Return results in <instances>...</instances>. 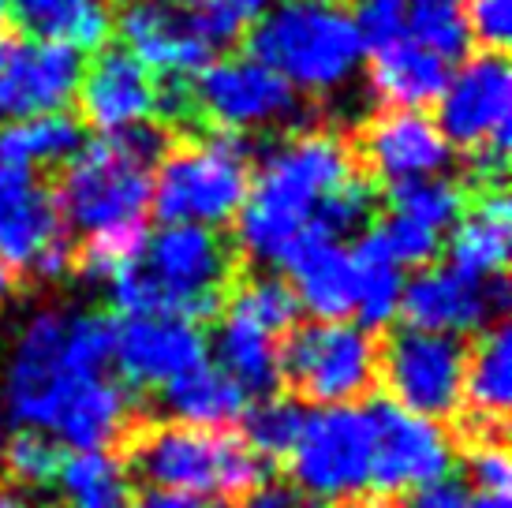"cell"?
Masks as SVG:
<instances>
[{
    "mask_svg": "<svg viewBox=\"0 0 512 508\" xmlns=\"http://www.w3.org/2000/svg\"><path fill=\"white\" fill-rule=\"evenodd\" d=\"M8 15L34 42H64L79 53H98L113 34L109 0H8Z\"/></svg>",
    "mask_w": 512,
    "mask_h": 508,
    "instance_id": "obj_26",
    "label": "cell"
},
{
    "mask_svg": "<svg viewBox=\"0 0 512 508\" xmlns=\"http://www.w3.org/2000/svg\"><path fill=\"white\" fill-rule=\"evenodd\" d=\"M243 277V254L214 228L165 225L143 254L109 281L113 307L124 318L169 314L206 322L225 311L228 292Z\"/></svg>",
    "mask_w": 512,
    "mask_h": 508,
    "instance_id": "obj_2",
    "label": "cell"
},
{
    "mask_svg": "<svg viewBox=\"0 0 512 508\" xmlns=\"http://www.w3.org/2000/svg\"><path fill=\"white\" fill-rule=\"evenodd\" d=\"M370 240L382 247V254L393 262V266H412V269H427L434 266V258L441 251V236L430 232V228L415 225L408 217H385L370 228Z\"/></svg>",
    "mask_w": 512,
    "mask_h": 508,
    "instance_id": "obj_39",
    "label": "cell"
},
{
    "mask_svg": "<svg viewBox=\"0 0 512 508\" xmlns=\"http://www.w3.org/2000/svg\"><path fill=\"white\" fill-rule=\"evenodd\" d=\"M296 303L318 322H341L356 311V262L344 243L303 240L285 262Z\"/></svg>",
    "mask_w": 512,
    "mask_h": 508,
    "instance_id": "obj_23",
    "label": "cell"
},
{
    "mask_svg": "<svg viewBox=\"0 0 512 508\" xmlns=\"http://www.w3.org/2000/svg\"><path fill=\"white\" fill-rule=\"evenodd\" d=\"M512 400V333L509 322L486 325L468 348L464 363V415L460 419V441L468 438H509Z\"/></svg>",
    "mask_w": 512,
    "mask_h": 508,
    "instance_id": "obj_20",
    "label": "cell"
},
{
    "mask_svg": "<svg viewBox=\"0 0 512 508\" xmlns=\"http://www.w3.org/2000/svg\"><path fill=\"white\" fill-rule=\"evenodd\" d=\"M113 363L131 389H161L206 363V337L195 322L146 314L116 325Z\"/></svg>",
    "mask_w": 512,
    "mask_h": 508,
    "instance_id": "obj_18",
    "label": "cell"
},
{
    "mask_svg": "<svg viewBox=\"0 0 512 508\" xmlns=\"http://www.w3.org/2000/svg\"><path fill=\"white\" fill-rule=\"evenodd\" d=\"M146 221H131V225L101 228L83 236L79 247H72V273L83 281H113L124 266H131L146 247Z\"/></svg>",
    "mask_w": 512,
    "mask_h": 508,
    "instance_id": "obj_34",
    "label": "cell"
},
{
    "mask_svg": "<svg viewBox=\"0 0 512 508\" xmlns=\"http://www.w3.org/2000/svg\"><path fill=\"white\" fill-rule=\"evenodd\" d=\"M356 165L374 180L385 184H404V180H423V176H441L453 165V150L441 139L434 116L419 109H382L367 124L359 127Z\"/></svg>",
    "mask_w": 512,
    "mask_h": 508,
    "instance_id": "obj_16",
    "label": "cell"
},
{
    "mask_svg": "<svg viewBox=\"0 0 512 508\" xmlns=\"http://www.w3.org/2000/svg\"><path fill=\"white\" fill-rule=\"evenodd\" d=\"M370 217H374V184L359 172L318 202V210L311 213V225H307V240L341 243L344 236L363 232Z\"/></svg>",
    "mask_w": 512,
    "mask_h": 508,
    "instance_id": "obj_37",
    "label": "cell"
},
{
    "mask_svg": "<svg viewBox=\"0 0 512 508\" xmlns=\"http://www.w3.org/2000/svg\"><path fill=\"white\" fill-rule=\"evenodd\" d=\"M116 460L128 467V475L150 482V490H172L195 501L221 497L240 505L266 482V464L236 430H202L169 419H139L116 445Z\"/></svg>",
    "mask_w": 512,
    "mask_h": 508,
    "instance_id": "obj_3",
    "label": "cell"
},
{
    "mask_svg": "<svg viewBox=\"0 0 512 508\" xmlns=\"http://www.w3.org/2000/svg\"><path fill=\"white\" fill-rule=\"evenodd\" d=\"M83 79V53L64 42H15L8 86L12 109L8 116L64 113Z\"/></svg>",
    "mask_w": 512,
    "mask_h": 508,
    "instance_id": "obj_22",
    "label": "cell"
},
{
    "mask_svg": "<svg viewBox=\"0 0 512 508\" xmlns=\"http://www.w3.org/2000/svg\"><path fill=\"white\" fill-rule=\"evenodd\" d=\"M131 508H199V501L187 494H172V490H143L131 501Z\"/></svg>",
    "mask_w": 512,
    "mask_h": 508,
    "instance_id": "obj_45",
    "label": "cell"
},
{
    "mask_svg": "<svg viewBox=\"0 0 512 508\" xmlns=\"http://www.w3.org/2000/svg\"><path fill=\"white\" fill-rule=\"evenodd\" d=\"M83 150V124L68 113L23 116L0 131V165L34 172L60 169Z\"/></svg>",
    "mask_w": 512,
    "mask_h": 508,
    "instance_id": "obj_29",
    "label": "cell"
},
{
    "mask_svg": "<svg viewBox=\"0 0 512 508\" xmlns=\"http://www.w3.org/2000/svg\"><path fill=\"white\" fill-rule=\"evenodd\" d=\"M247 396L236 381L228 378L221 367L187 370L184 378L161 385V411L169 415V423L202 426V430H232L247 411Z\"/></svg>",
    "mask_w": 512,
    "mask_h": 508,
    "instance_id": "obj_28",
    "label": "cell"
},
{
    "mask_svg": "<svg viewBox=\"0 0 512 508\" xmlns=\"http://www.w3.org/2000/svg\"><path fill=\"white\" fill-rule=\"evenodd\" d=\"M341 4L356 23L363 49L370 53L408 38V0H341Z\"/></svg>",
    "mask_w": 512,
    "mask_h": 508,
    "instance_id": "obj_40",
    "label": "cell"
},
{
    "mask_svg": "<svg viewBox=\"0 0 512 508\" xmlns=\"http://www.w3.org/2000/svg\"><path fill=\"white\" fill-rule=\"evenodd\" d=\"M113 30H120V49H128L146 71L191 75L214 57L180 0H116Z\"/></svg>",
    "mask_w": 512,
    "mask_h": 508,
    "instance_id": "obj_17",
    "label": "cell"
},
{
    "mask_svg": "<svg viewBox=\"0 0 512 508\" xmlns=\"http://www.w3.org/2000/svg\"><path fill=\"white\" fill-rule=\"evenodd\" d=\"M236 508H322V505H314L311 497L303 494V490H296L292 482L266 479L258 490H251V494L243 497Z\"/></svg>",
    "mask_w": 512,
    "mask_h": 508,
    "instance_id": "obj_44",
    "label": "cell"
},
{
    "mask_svg": "<svg viewBox=\"0 0 512 508\" xmlns=\"http://www.w3.org/2000/svg\"><path fill=\"white\" fill-rule=\"evenodd\" d=\"M64 508H131L135 486L116 452H75L60 467Z\"/></svg>",
    "mask_w": 512,
    "mask_h": 508,
    "instance_id": "obj_30",
    "label": "cell"
},
{
    "mask_svg": "<svg viewBox=\"0 0 512 508\" xmlns=\"http://www.w3.org/2000/svg\"><path fill=\"white\" fill-rule=\"evenodd\" d=\"M4 19H8V0H0V27H4Z\"/></svg>",
    "mask_w": 512,
    "mask_h": 508,
    "instance_id": "obj_50",
    "label": "cell"
},
{
    "mask_svg": "<svg viewBox=\"0 0 512 508\" xmlns=\"http://www.w3.org/2000/svg\"><path fill=\"white\" fill-rule=\"evenodd\" d=\"M449 60L430 53L427 45L400 38V42L374 49L370 53V90L378 94L385 109H427L441 98V90L449 83Z\"/></svg>",
    "mask_w": 512,
    "mask_h": 508,
    "instance_id": "obj_25",
    "label": "cell"
},
{
    "mask_svg": "<svg viewBox=\"0 0 512 508\" xmlns=\"http://www.w3.org/2000/svg\"><path fill=\"white\" fill-rule=\"evenodd\" d=\"M303 419H307V411L299 408L292 396H266L258 404H247L240 419V438L258 460H288V452L303 430Z\"/></svg>",
    "mask_w": 512,
    "mask_h": 508,
    "instance_id": "obj_33",
    "label": "cell"
},
{
    "mask_svg": "<svg viewBox=\"0 0 512 508\" xmlns=\"http://www.w3.org/2000/svg\"><path fill=\"white\" fill-rule=\"evenodd\" d=\"M12 49L15 38L0 30V116H8L12 109V86H8V68H12Z\"/></svg>",
    "mask_w": 512,
    "mask_h": 508,
    "instance_id": "obj_46",
    "label": "cell"
},
{
    "mask_svg": "<svg viewBox=\"0 0 512 508\" xmlns=\"http://www.w3.org/2000/svg\"><path fill=\"white\" fill-rule=\"evenodd\" d=\"M512 243V206L505 187L479 191L471 206H464L449 240V269L464 273L471 281L498 277L509 266Z\"/></svg>",
    "mask_w": 512,
    "mask_h": 508,
    "instance_id": "obj_24",
    "label": "cell"
},
{
    "mask_svg": "<svg viewBox=\"0 0 512 508\" xmlns=\"http://www.w3.org/2000/svg\"><path fill=\"white\" fill-rule=\"evenodd\" d=\"M464 445V475L479 494L509 497L512 464H509V438H468Z\"/></svg>",
    "mask_w": 512,
    "mask_h": 508,
    "instance_id": "obj_41",
    "label": "cell"
},
{
    "mask_svg": "<svg viewBox=\"0 0 512 508\" xmlns=\"http://www.w3.org/2000/svg\"><path fill=\"white\" fill-rule=\"evenodd\" d=\"M505 311H509L505 273L486 277V281H471L449 266H427L419 269L412 281H404L397 314L408 329L456 337V333L505 322Z\"/></svg>",
    "mask_w": 512,
    "mask_h": 508,
    "instance_id": "obj_15",
    "label": "cell"
},
{
    "mask_svg": "<svg viewBox=\"0 0 512 508\" xmlns=\"http://www.w3.org/2000/svg\"><path fill=\"white\" fill-rule=\"evenodd\" d=\"M191 98L199 124H210V131H266V127H296L303 131V120L311 105L299 90L258 64L251 57H221L195 71Z\"/></svg>",
    "mask_w": 512,
    "mask_h": 508,
    "instance_id": "obj_11",
    "label": "cell"
},
{
    "mask_svg": "<svg viewBox=\"0 0 512 508\" xmlns=\"http://www.w3.org/2000/svg\"><path fill=\"white\" fill-rule=\"evenodd\" d=\"M512 75L505 53H475L449 75L438 98V131L449 150H464L494 172H509Z\"/></svg>",
    "mask_w": 512,
    "mask_h": 508,
    "instance_id": "obj_9",
    "label": "cell"
},
{
    "mask_svg": "<svg viewBox=\"0 0 512 508\" xmlns=\"http://www.w3.org/2000/svg\"><path fill=\"white\" fill-rule=\"evenodd\" d=\"M468 38L483 45V53H505L512 34V0H464Z\"/></svg>",
    "mask_w": 512,
    "mask_h": 508,
    "instance_id": "obj_42",
    "label": "cell"
},
{
    "mask_svg": "<svg viewBox=\"0 0 512 508\" xmlns=\"http://www.w3.org/2000/svg\"><path fill=\"white\" fill-rule=\"evenodd\" d=\"M0 445H4V411H0Z\"/></svg>",
    "mask_w": 512,
    "mask_h": 508,
    "instance_id": "obj_51",
    "label": "cell"
},
{
    "mask_svg": "<svg viewBox=\"0 0 512 508\" xmlns=\"http://www.w3.org/2000/svg\"><path fill=\"white\" fill-rule=\"evenodd\" d=\"M139 419L143 415L131 408L128 389L109 378H86L75 381L72 393L64 396L49 434L75 452H113Z\"/></svg>",
    "mask_w": 512,
    "mask_h": 508,
    "instance_id": "obj_21",
    "label": "cell"
},
{
    "mask_svg": "<svg viewBox=\"0 0 512 508\" xmlns=\"http://www.w3.org/2000/svg\"><path fill=\"white\" fill-rule=\"evenodd\" d=\"M408 38L449 64L464 60L471 45L464 0H408Z\"/></svg>",
    "mask_w": 512,
    "mask_h": 508,
    "instance_id": "obj_35",
    "label": "cell"
},
{
    "mask_svg": "<svg viewBox=\"0 0 512 508\" xmlns=\"http://www.w3.org/2000/svg\"><path fill=\"white\" fill-rule=\"evenodd\" d=\"M217 318H221V325H217V367L240 385L247 400L251 396L266 400V396L281 393V359H277L281 340L251 318L228 311V307Z\"/></svg>",
    "mask_w": 512,
    "mask_h": 508,
    "instance_id": "obj_27",
    "label": "cell"
},
{
    "mask_svg": "<svg viewBox=\"0 0 512 508\" xmlns=\"http://www.w3.org/2000/svg\"><path fill=\"white\" fill-rule=\"evenodd\" d=\"M228 8H232V12L240 15V19H247V23H255L258 15L266 12V8H270L273 0H225Z\"/></svg>",
    "mask_w": 512,
    "mask_h": 508,
    "instance_id": "obj_47",
    "label": "cell"
},
{
    "mask_svg": "<svg viewBox=\"0 0 512 508\" xmlns=\"http://www.w3.org/2000/svg\"><path fill=\"white\" fill-rule=\"evenodd\" d=\"M255 139L240 131H210L206 139H176L150 180V206L161 225H228L251 191Z\"/></svg>",
    "mask_w": 512,
    "mask_h": 508,
    "instance_id": "obj_5",
    "label": "cell"
},
{
    "mask_svg": "<svg viewBox=\"0 0 512 508\" xmlns=\"http://www.w3.org/2000/svg\"><path fill=\"white\" fill-rule=\"evenodd\" d=\"M0 508H30L27 497L15 494V490H0Z\"/></svg>",
    "mask_w": 512,
    "mask_h": 508,
    "instance_id": "obj_49",
    "label": "cell"
},
{
    "mask_svg": "<svg viewBox=\"0 0 512 508\" xmlns=\"http://www.w3.org/2000/svg\"><path fill=\"white\" fill-rule=\"evenodd\" d=\"M363 53L341 0H273L247 30V57L277 71L299 94L341 90Z\"/></svg>",
    "mask_w": 512,
    "mask_h": 508,
    "instance_id": "obj_4",
    "label": "cell"
},
{
    "mask_svg": "<svg viewBox=\"0 0 512 508\" xmlns=\"http://www.w3.org/2000/svg\"><path fill=\"white\" fill-rule=\"evenodd\" d=\"M72 232L49 184L34 172L0 165V269L15 284L60 281L72 273Z\"/></svg>",
    "mask_w": 512,
    "mask_h": 508,
    "instance_id": "obj_12",
    "label": "cell"
},
{
    "mask_svg": "<svg viewBox=\"0 0 512 508\" xmlns=\"http://www.w3.org/2000/svg\"><path fill=\"white\" fill-rule=\"evenodd\" d=\"M385 206L393 210V217H408V221L441 236L445 228H453L460 221V213L468 206V187L449 180V176L404 180V184H389Z\"/></svg>",
    "mask_w": 512,
    "mask_h": 508,
    "instance_id": "obj_32",
    "label": "cell"
},
{
    "mask_svg": "<svg viewBox=\"0 0 512 508\" xmlns=\"http://www.w3.org/2000/svg\"><path fill=\"white\" fill-rule=\"evenodd\" d=\"M464 508H509V497H501V494H479L475 501H468Z\"/></svg>",
    "mask_w": 512,
    "mask_h": 508,
    "instance_id": "obj_48",
    "label": "cell"
},
{
    "mask_svg": "<svg viewBox=\"0 0 512 508\" xmlns=\"http://www.w3.org/2000/svg\"><path fill=\"white\" fill-rule=\"evenodd\" d=\"M374 434L363 408H322L303 419L288 452L292 486L322 508H352L370 490Z\"/></svg>",
    "mask_w": 512,
    "mask_h": 508,
    "instance_id": "obj_7",
    "label": "cell"
},
{
    "mask_svg": "<svg viewBox=\"0 0 512 508\" xmlns=\"http://www.w3.org/2000/svg\"><path fill=\"white\" fill-rule=\"evenodd\" d=\"M352 262H356V311L352 314H359V329L378 337L400 311L404 273L385 258L378 243L370 240V232H363L356 240Z\"/></svg>",
    "mask_w": 512,
    "mask_h": 508,
    "instance_id": "obj_31",
    "label": "cell"
},
{
    "mask_svg": "<svg viewBox=\"0 0 512 508\" xmlns=\"http://www.w3.org/2000/svg\"><path fill=\"white\" fill-rule=\"evenodd\" d=\"M281 389L296 404L344 408L378 389V337L344 322L296 325L281 340Z\"/></svg>",
    "mask_w": 512,
    "mask_h": 508,
    "instance_id": "obj_6",
    "label": "cell"
},
{
    "mask_svg": "<svg viewBox=\"0 0 512 508\" xmlns=\"http://www.w3.org/2000/svg\"><path fill=\"white\" fill-rule=\"evenodd\" d=\"M359 176L352 142L333 131H296L262 157L258 180L236 213L240 254L270 266H285L307 240V225L318 202Z\"/></svg>",
    "mask_w": 512,
    "mask_h": 508,
    "instance_id": "obj_1",
    "label": "cell"
},
{
    "mask_svg": "<svg viewBox=\"0 0 512 508\" xmlns=\"http://www.w3.org/2000/svg\"><path fill=\"white\" fill-rule=\"evenodd\" d=\"M116 318L105 311L68 314V329H64V359L75 381L105 378V370L113 363L116 352Z\"/></svg>",
    "mask_w": 512,
    "mask_h": 508,
    "instance_id": "obj_36",
    "label": "cell"
},
{
    "mask_svg": "<svg viewBox=\"0 0 512 508\" xmlns=\"http://www.w3.org/2000/svg\"><path fill=\"white\" fill-rule=\"evenodd\" d=\"M464 505H468L464 482L453 479V475H445V479L427 482V486H415V490H408V494L385 501L382 508H464Z\"/></svg>",
    "mask_w": 512,
    "mask_h": 508,
    "instance_id": "obj_43",
    "label": "cell"
},
{
    "mask_svg": "<svg viewBox=\"0 0 512 508\" xmlns=\"http://www.w3.org/2000/svg\"><path fill=\"white\" fill-rule=\"evenodd\" d=\"M363 411H367L370 434H374L370 490L378 494V501H393L415 486H427V482L449 475L456 449L441 423L419 419L385 396H367Z\"/></svg>",
    "mask_w": 512,
    "mask_h": 508,
    "instance_id": "obj_13",
    "label": "cell"
},
{
    "mask_svg": "<svg viewBox=\"0 0 512 508\" xmlns=\"http://www.w3.org/2000/svg\"><path fill=\"white\" fill-rule=\"evenodd\" d=\"M180 4H191V0H180Z\"/></svg>",
    "mask_w": 512,
    "mask_h": 508,
    "instance_id": "obj_52",
    "label": "cell"
},
{
    "mask_svg": "<svg viewBox=\"0 0 512 508\" xmlns=\"http://www.w3.org/2000/svg\"><path fill=\"white\" fill-rule=\"evenodd\" d=\"M150 180H154L150 165L131 157L109 135H101L98 142L83 146L68 165H60L57 184L49 191L68 232L79 228L90 236L101 228L143 221L150 206Z\"/></svg>",
    "mask_w": 512,
    "mask_h": 508,
    "instance_id": "obj_8",
    "label": "cell"
},
{
    "mask_svg": "<svg viewBox=\"0 0 512 508\" xmlns=\"http://www.w3.org/2000/svg\"><path fill=\"white\" fill-rule=\"evenodd\" d=\"M0 460H4V475L8 482L23 486V490H45L60 479L64 467V445H60L49 430H19L12 434L8 445H0Z\"/></svg>",
    "mask_w": 512,
    "mask_h": 508,
    "instance_id": "obj_38",
    "label": "cell"
},
{
    "mask_svg": "<svg viewBox=\"0 0 512 508\" xmlns=\"http://www.w3.org/2000/svg\"><path fill=\"white\" fill-rule=\"evenodd\" d=\"M68 314L42 311L19 333L4 374V400L19 430H53L64 396L72 393V370L64 359Z\"/></svg>",
    "mask_w": 512,
    "mask_h": 508,
    "instance_id": "obj_14",
    "label": "cell"
},
{
    "mask_svg": "<svg viewBox=\"0 0 512 508\" xmlns=\"http://www.w3.org/2000/svg\"><path fill=\"white\" fill-rule=\"evenodd\" d=\"M79 124L101 135L154 120L157 83L128 49H98L79 79Z\"/></svg>",
    "mask_w": 512,
    "mask_h": 508,
    "instance_id": "obj_19",
    "label": "cell"
},
{
    "mask_svg": "<svg viewBox=\"0 0 512 508\" xmlns=\"http://www.w3.org/2000/svg\"><path fill=\"white\" fill-rule=\"evenodd\" d=\"M464 363L468 344L441 333H419L400 325L378 337V385L385 400L419 419L441 423L464 408Z\"/></svg>",
    "mask_w": 512,
    "mask_h": 508,
    "instance_id": "obj_10",
    "label": "cell"
}]
</instances>
